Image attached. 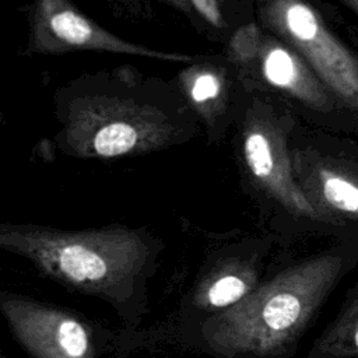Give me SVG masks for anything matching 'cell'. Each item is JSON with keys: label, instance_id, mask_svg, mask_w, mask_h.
I'll list each match as a JSON object with an SVG mask.
<instances>
[{"label": "cell", "instance_id": "9a60e30c", "mask_svg": "<svg viewBox=\"0 0 358 358\" xmlns=\"http://www.w3.org/2000/svg\"><path fill=\"white\" fill-rule=\"evenodd\" d=\"M345 4H348L355 13H358V0H344Z\"/></svg>", "mask_w": 358, "mask_h": 358}, {"label": "cell", "instance_id": "9c48e42d", "mask_svg": "<svg viewBox=\"0 0 358 358\" xmlns=\"http://www.w3.org/2000/svg\"><path fill=\"white\" fill-rule=\"evenodd\" d=\"M255 280L246 275V271L227 273L217 277L203 291L201 305L210 308H231L248 296Z\"/></svg>", "mask_w": 358, "mask_h": 358}, {"label": "cell", "instance_id": "8fae6325", "mask_svg": "<svg viewBox=\"0 0 358 358\" xmlns=\"http://www.w3.org/2000/svg\"><path fill=\"white\" fill-rule=\"evenodd\" d=\"M324 200L334 208L358 215V185L345 176L322 169L319 173Z\"/></svg>", "mask_w": 358, "mask_h": 358}, {"label": "cell", "instance_id": "4fadbf2b", "mask_svg": "<svg viewBox=\"0 0 358 358\" xmlns=\"http://www.w3.org/2000/svg\"><path fill=\"white\" fill-rule=\"evenodd\" d=\"M259 32L253 25L242 28L231 42V52L239 60H248L257 52Z\"/></svg>", "mask_w": 358, "mask_h": 358}, {"label": "cell", "instance_id": "ba28073f", "mask_svg": "<svg viewBox=\"0 0 358 358\" xmlns=\"http://www.w3.org/2000/svg\"><path fill=\"white\" fill-rule=\"evenodd\" d=\"M262 71L274 87L281 88L312 106H324L326 94L299 57L282 45L263 48Z\"/></svg>", "mask_w": 358, "mask_h": 358}, {"label": "cell", "instance_id": "3957f363", "mask_svg": "<svg viewBox=\"0 0 358 358\" xmlns=\"http://www.w3.org/2000/svg\"><path fill=\"white\" fill-rule=\"evenodd\" d=\"M262 18L303 56L344 103L358 109V57L329 31L306 1L267 0Z\"/></svg>", "mask_w": 358, "mask_h": 358}, {"label": "cell", "instance_id": "30bf717a", "mask_svg": "<svg viewBox=\"0 0 358 358\" xmlns=\"http://www.w3.org/2000/svg\"><path fill=\"white\" fill-rule=\"evenodd\" d=\"M320 347L334 355L358 357V294L354 303L324 337Z\"/></svg>", "mask_w": 358, "mask_h": 358}, {"label": "cell", "instance_id": "7a4b0ae2", "mask_svg": "<svg viewBox=\"0 0 358 358\" xmlns=\"http://www.w3.org/2000/svg\"><path fill=\"white\" fill-rule=\"evenodd\" d=\"M0 245L77 289L109 294L133 280L145 259V243L127 228L57 231L38 227H1Z\"/></svg>", "mask_w": 358, "mask_h": 358}, {"label": "cell", "instance_id": "5bb4252c", "mask_svg": "<svg viewBox=\"0 0 358 358\" xmlns=\"http://www.w3.org/2000/svg\"><path fill=\"white\" fill-rule=\"evenodd\" d=\"M190 3L208 24L217 28L222 25V17L217 0H190Z\"/></svg>", "mask_w": 358, "mask_h": 358}, {"label": "cell", "instance_id": "2e32d148", "mask_svg": "<svg viewBox=\"0 0 358 358\" xmlns=\"http://www.w3.org/2000/svg\"><path fill=\"white\" fill-rule=\"evenodd\" d=\"M173 1H175L176 4H179V6H183V3H185L183 0H173Z\"/></svg>", "mask_w": 358, "mask_h": 358}, {"label": "cell", "instance_id": "6da1fadb", "mask_svg": "<svg viewBox=\"0 0 358 358\" xmlns=\"http://www.w3.org/2000/svg\"><path fill=\"white\" fill-rule=\"evenodd\" d=\"M341 270V259L323 255L280 273L236 305L210 319L208 344L225 352L267 355L306 324Z\"/></svg>", "mask_w": 358, "mask_h": 358}, {"label": "cell", "instance_id": "8992f818", "mask_svg": "<svg viewBox=\"0 0 358 358\" xmlns=\"http://www.w3.org/2000/svg\"><path fill=\"white\" fill-rule=\"evenodd\" d=\"M158 116L130 106H92L77 115L73 127L78 150L95 157L113 158L157 145L165 138Z\"/></svg>", "mask_w": 358, "mask_h": 358}, {"label": "cell", "instance_id": "52a82bcc", "mask_svg": "<svg viewBox=\"0 0 358 358\" xmlns=\"http://www.w3.org/2000/svg\"><path fill=\"white\" fill-rule=\"evenodd\" d=\"M243 157L250 173L291 211L316 218L317 213L292 178L289 159L277 129L264 120L252 122L243 136Z\"/></svg>", "mask_w": 358, "mask_h": 358}, {"label": "cell", "instance_id": "7c38bea8", "mask_svg": "<svg viewBox=\"0 0 358 358\" xmlns=\"http://www.w3.org/2000/svg\"><path fill=\"white\" fill-rule=\"evenodd\" d=\"M220 91H221L220 78L211 71H204V73H200L193 80L190 87V96L196 103H204L217 98Z\"/></svg>", "mask_w": 358, "mask_h": 358}, {"label": "cell", "instance_id": "277c9868", "mask_svg": "<svg viewBox=\"0 0 358 358\" xmlns=\"http://www.w3.org/2000/svg\"><path fill=\"white\" fill-rule=\"evenodd\" d=\"M32 45L36 52L45 53L102 50L168 62L192 60L186 55L154 50L123 41L85 17L69 0H35Z\"/></svg>", "mask_w": 358, "mask_h": 358}, {"label": "cell", "instance_id": "5b68a950", "mask_svg": "<svg viewBox=\"0 0 358 358\" xmlns=\"http://www.w3.org/2000/svg\"><path fill=\"white\" fill-rule=\"evenodd\" d=\"M3 315L35 358H92L88 329L76 316L24 298L3 296Z\"/></svg>", "mask_w": 358, "mask_h": 358}]
</instances>
